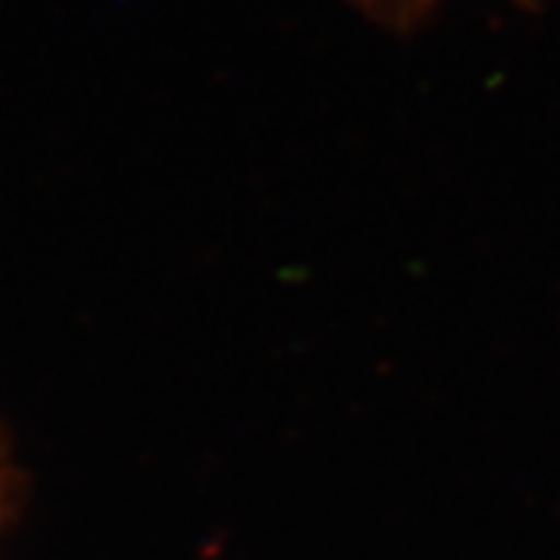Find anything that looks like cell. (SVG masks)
I'll list each match as a JSON object with an SVG mask.
<instances>
[{
  "instance_id": "cell-1",
  "label": "cell",
  "mask_w": 560,
  "mask_h": 560,
  "mask_svg": "<svg viewBox=\"0 0 560 560\" xmlns=\"http://www.w3.org/2000/svg\"><path fill=\"white\" fill-rule=\"evenodd\" d=\"M0 474H3V467H0ZM0 508H3V477H0Z\"/></svg>"
}]
</instances>
